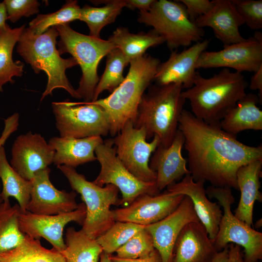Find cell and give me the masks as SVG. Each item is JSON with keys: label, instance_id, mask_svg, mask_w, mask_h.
Here are the masks:
<instances>
[{"label": "cell", "instance_id": "6da1fadb", "mask_svg": "<svg viewBox=\"0 0 262 262\" xmlns=\"http://www.w3.org/2000/svg\"><path fill=\"white\" fill-rule=\"evenodd\" d=\"M178 129L184 138L188 170L195 181L238 190V169L252 161L262 160V145H245L219 124L207 123L185 109L180 118Z\"/></svg>", "mask_w": 262, "mask_h": 262}, {"label": "cell", "instance_id": "7a4b0ae2", "mask_svg": "<svg viewBox=\"0 0 262 262\" xmlns=\"http://www.w3.org/2000/svg\"><path fill=\"white\" fill-rule=\"evenodd\" d=\"M247 82L239 72L223 68L210 78L196 71L193 86L182 91L192 113L196 118L212 124H219L228 112L246 94Z\"/></svg>", "mask_w": 262, "mask_h": 262}, {"label": "cell", "instance_id": "3957f363", "mask_svg": "<svg viewBox=\"0 0 262 262\" xmlns=\"http://www.w3.org/2000/svg\"><path fill=\"white\" fill-rule=\"evenodd\" d=\"M124 81L107 97L89 102L107 114L110 133L115 136L129 121L133 124L140 100L154 80L160 60L147 54L132 59Z\"/></svg>", "mask_w": 262, "mask_h": 262}, {"label": "cell", "instance_id": "277c9868", "mask_svg": "<svg viewBox=\"0 0 262 262\" xmlns=\"http://www.w3.org/2000/svg\"><path fill=\"white\" fill-rule=\"evenodd\" d=\"M140 100L133 125L144 128L147 140L156 135L160 145L168 147L176 132L183 106L182 85L170 83L149 86Z\"/></svg>", "mask_w": 262, "mask_h": 262}, {"label": "cell", "instance_id": "5b68a950", "mask_svg": "<svg viewBox=\"0 0 262 262\" xmlns=\"http://www.w3.org/2000/svg\"><path fill=\"white\" fill-rule=\"evenodd\" d=\"M58 36L55 27L49 28L40 34L25 28L17 42V52L31 65L34 72L44 71L48 76L46 88L40 101L49 95L52 96V91L57 88L65 89L72 97L80 98L66 74L67 68L78 64L73 57L64 59L60 56L56 47Z\"/></svg>", "mask_w": 262, "mask_h": 262}, {"label": "cell", "instance_id": "8992f818", "mask_svg": "<svg viewBox=\"0 0 262 262\" xmlns=\"http://www.w3.org/2000/svg\"><path fill=\"white\" fill-rule=\"evenodd\" d=\"M60 38L58 42L61 54L70 53L79 65L82 76L76 92L83 102H91L99 81L98 66L102 58L117 47L109 40L79 33L69 24L55 26Z\"/></svg>", "mask_w": 262, "mask_h": 262}, {"label": "cell", "instance_id": "52a82bcc", "mask_svg": "<svg viewBox=\"0 0 262 262\" xmlns=\"http://www.w3.org/2000/svg\"><path fill=\"white\" fill-rule=\"evenodd\" d=\"M57 167L66 178L73 191L80 194L85 205L86 213L82 229L96 239L115 222L110 207L120 205L118 189L110 184L104 187L97 185L72 167Z\"/></svg>", "mask_w": 262, "mask_h": 262}, {"label": "cell", "instance_id": "ba28073f", "mask_svg": "<svg viewBox=\"0 0 262 262\" xmlns=\"http://www.w3.org/2000/svg\"><path fill=\"white\" fill-rule=\"evenodd\" d=\"M138 21L151 26L171 50L202 40L205 32L189 18L179 0H154L147 11H139Z\"/></svg>", "mask_w": 262, "mask_h": 262}, {"label": "cell", "instance_id": "9c48e42d", "mask_svg": "<svg viewBox=\"0 0 262 262\" xmlns=\"http://www.w3.org/2000/svg\"><path fill=\"white\" fill-rule=\"evenodd\" d=\"M209 198L218 200L223 209L217 234L214 241L218 251L229 244L241 246L244 249V262H258L262 259V233L253 229L238 219L231 212L235 199L231 189L212 185L206 189Z\"/></svg>", "mask_w": 262, "mask_h": 262}, {"label": "cell", "instance_id": "30bf717a", "mask_svg": "<svg viewBox=\"0 0 262 262\" xmlns=\"http://www.w3.org/2000/svg\"><path fill=\"white\" fill-rule=\"evenodd\" d=\"M52 108L61 137L82 138L106 136L110 132L107 114L99 105L66 99L52 102Z\"/></svg>", "mask_w": 262, "mask_h": 262}, {"label": "cell", "instance_id": "8fae6325", "mask_svg": "<svg viewBox=\"0 0 262 262\" xmlns=\"http://www.w3.org/2000/svg\"><path fill=\"white\" fill-rule=\"evenodd\" d=\"M95 154L100 165V170L92 182L101 187L108 184L116 186L122 194L120 205L127 206L144 194H160L156 182L142 181L126 168L116 155L112 139L98 145Z\"/></svg>", "mask_w": 262, "mask_h": 262}, {"label": "cell", "instance_id": "7c38bea8", "mask_svg": "<svg viewBox=\"0 0 262 262\" xmlns=\"http://www.w3.org/2000/svg\"><path fill=\"white\" fill-rule=\"evenodd\" d=\"M112 141L117 156L131 173L142 181L155 182L156 175L149 162L151 154L160 144L157 136L147 142L145 129L137 128L129 121Z\"/></svg>", "mask_w": 262, "mask_h": 262}, {"label": "cell", "instance_id": "4fadbf2b", "mask_svg": "<svg viewBox=\"0 0 262 262\" xmlns=\"http://www.w3.org/2000/svg\"><path fill=\"white\" fill-rule=\"evenodd\" d=\"M262 66V33L259 31L244 41L224 45L220 50L203 51L196 65V69L221 67L254 73Z\"/></svg>", "mask_w": 262, "mask_h": 262}, {"label": "cell", "instance_id": "5bb4252c", "mask_svg": "<svg viewBox=\"0 0 262 262\" xmlns=\"http://www.w3.org/2000/svg\"><path fill=\"white\" fill-rule=\"evenodd\" d=\"M86 213L83 202L72 212L55 215H39L27 211H21L18 217L19 227L24 234L35 239L43 238L61 252L66 247L63 238L65 226L71 222L82 226Z\"/></svg>", "mask_w": 262, "mask_h": 262}, {"label": "cell", "instance_id": "9a60e30c", "mask_svg": "<svg viewBox=\"0 0 262 262\" xmlns=\"http://www.w3.org/2000/svg\"><path fill=\"white\" fill-rule=\"evenodd\" d=\"M185 195L167 190L156 195L144 194L130 204L112 210L115 221L147 226L164 218L180 205Z\"/></svg>", "mask_w": 262, "mask_h": 262}, {"label": "cell", "instance_id": "2e32d148", "mask_svg": "<svg viewBox=\"0 0 262 262\" xmlns=\"http://www.w3.org/2000/svg\"><path fill=\"white\" fill-rule=\"evenodd\" d=\"M54 153L41 134L29 131L14 141L10 164L23 178L31 180L37 172L53 163Z\"/></svg>", "mask_w": 262, "mask_h": 262}, {"label": "cell", "instance_id": "e0dca14e", "mask_svg": "<svg viewBox=\"0 0 262 262\" xmlns=\"http://www.w3.org/2000/svg\"><path fill=\"white\" fill-rule=\"evenodd\" d=\"M50 172L49 167L41 170L31 180L32 188L26 211L39 215H55L77 209L76 192L55 188L50 180Z\"/></svg>", "mask_w": 262, "mask_h": 262}, {"label": "cell", "instance_id": "ac0fdd59", "mask_svg": "<svg viewBox=\"0 0 262 262\" xmlns=\"http://www.w3.org/2000/svg\"><path fill=\"white\" fill-rule=\"evenodd\" d=\"M198 221L192 200L185 196L172 213L158 222L145 226L162 262H172L175 244L181 231L188 223Z\"/></svg>", "mask_w": 262, "mask_h": 262}, {"label": "cell", "instance_id": "d6986e66", "mask_svg": "<svg viewBox=\"0 0 262 262\" xmlns=\"http://www.w3.org/2000/svg\"><path fill=\"white\" fill-rule=\"evenodd\" d=\"M209 42L205 39L180 52L172 51L167 60L159 65L153 81L160 85L178 83L183 89L191 88L196 73V62Z\"/></svg>", "mask_w": 262, "mask_h": 262}, {"label": "cell", "instance_id": "ffe728a7", "mask_svg": "<svg viewBox=\"0 0 262 262\" xmlns=\"http://www.w3.org/2000/svg\"><path fill=\"white\" fill-rule=\"evenodd\" d=\"M184 138L178 129L168 147L159 144L149 160V165L156 175V184L159 191L190 174L186 167V161L182 155Z\"/></svg>", "mask_w": 262, "mask_h": 262}, {"label": "cell", "instance_id": "44dd1931", "mask_svg": "<svg viewBox=\"0 0 262 262\" xmlns=\"http://www.w3.org/2000/svg\"><path fill=\"white\" fill-rule=\"evenodd\" d=\"M204 183L202 181L194 180L189 174L185 176L180 181L169 185L167 190L190 197L199 221L206 228L209 237L214 240L223 212L216 202L211 201L208 197Z\"/></svg>", "mask_w": 262, "mask_h": 262}, {"label": "cell", "instance_id": "7402d4cb", "mask_svg": "<svg viewBox=\"0 0 262 262\" xmlns=\"http://www.w3.org/2000/svg\"><path fill=\"white\" fill-rule=\"evenodd\" d=\"M218 252L204 225L200 221L192 222L180 233L172 262H212Z\"/></svg>", "mask_w": 262, "mask_h": 262}, {"label": "cell", "instance_id": "603a6c76", "mask_svg": "<svg viewBox=\"0 0 262 262\" xmlns=\"http://www.w3.org/2000/svg\"><path fill=\"white\" fill-rule=\"evenodd\" d=\"M213 6L205 15L194 21L199 28H211L224 45L245 41L239 32L244 22L230 0H213Z\"/></svg>", "mask_w": 262, "mask_h": 262}, {"label": "cell", "instance_id": "cb8c5ba5", "mask_svg": "<svg viewBox=\"0 0 262 262\" xmlns=\"http://www.w3.org/2000/svg\"><path fill=\"white\" fill-rule=\"evenodd\" d=\"M262 169V160H257L242 166L236 173L237 186L241 196L234 215L250 227L253 225L255 202H262V194L259 190Z\"/></svg>", "mask_w": 262, "mask_h": 262}, {"label": "cell", "instance_id": "d4e9b609", "mask_svg": "<svg viewBox=\"0 0 262 262\" xmlns=\"http://www.w3.org/2000/svg\"><path fill=\"white\" fill-rule=\"evenodd\" d=\"M103 140L100 136L82 138L51 137L48 143L54 150L53 163L75 168L97 160L95 150Z\"/></svg>", "mask_w": 262, "mask_h": 262}, {"label": "cell", "instance_id": "484cf974", "mask_svg": "<svg viewBox=\"0 0 262 262\" xmlns=\"http://www.w3.org/2000/svg\"><path fill=\"white\" fill-rule=\"evenodd\" d=\"M259 97L248 93L231 108L219 122L220 128L236 136L247 130H262V111L257 106Z\"/></svg>", "mask_w": 262, "mask_h": 262}, {"label": "cell", "instance_id": "4316f807", "mask_svg": "<svg viewBox=\"0 0 262 262\" xmlns=\"http://www.w3.org/2000/svg\"><path fill=\"white\" fill-rule=\"evenodd\" d=\"M0 181L2 184V201L13 197L17 201L22 212L26 211L32 188L31 180L23 178L8 162L3 146L0 147Z\"/></svg>", "mask_w": 262, "mask_h": 262}, {"label": "cell", "instance_id": "83f0119b", "mask_svg": "<svg viewBox=\"0 0 262 262\" xmlns=\"http://www.w3.org/2000/svg\"><path fill=\"white\" fill-rule=\"evenodd\" d=\"M108 40L119 49L130 62L145 54L149 48L165 42L164 39L153 30L132 33L124 27L116 28Z\"/></svg>", "mask_w": 262, "mask_h": 262}, {"label": "cell", "instance_id": "f1b7e54d", "mask_svg": "<svg viewBox=\"0 0 262 262\" xmlns=\"http://www.w3.org/2000/svg\"><path fill=\"white\" fill-rule=\"evenodd\" d=\"M25 26L12 29L6 24L0 28V92L7 82L14 83L13 77L22 75L24 65L19 61L14 62L12 54Z\"/></svg>", "mask_w": 262, "mask_h": 262}, {"label": "cell", "instance_id": "f546056e", "mask_svg": "<svg viewBox=\"0 0 262 262\" xmlns=\"http://www.w3.org/2000/svg\"><path fill=\"white\" fill-rule=\"evenodd\" d=\"M65 244L60 253L66 262H98L103 252L96 239L72 227L66 230Z\"/></svg>", "mask_w": 262, "mask_h": 262}, {"label": "cell", "instance_id": "4dcf8cb0", "mask_svg": "<svg viewBox=\"0 0 262 262\" xmlns=\"http://www.w3.org/2000/svg\"><path fill=\"white\" fill-rule=\"evenodd\" d=\"M0 262H66L55 249H48L35 239L25 235L23 242L10 250L0 253Z\"/></svg>", "mask_w": 262, "mask_h": 262}, {"label": "cell", "instance_id": "1f68e13d", "mask_svg": "<svg viewBox=\"0 0 262 262\" xmlns=\"http://www.w3.org/2000/svg\"><path fill=\"white\" fill-rule=\"evenodd\" d=\"M95 4H104L100 7H92L85 5L81 8L79 20L86 23L89 29L91 36L100 38L102 29L113 23L126 7V0H93Z\"/></svg>", "mask_w": 262, "mask_h": 262}, {"label": "cell", "instance_id": "d6a6232c", "mask_svg": "<svg viewBox=\"0 0 262 262\" xmlns=\"http://www.w3.org/2000/svg\"><path fill=\"white\" fill-rule=\"evenodd\" d=\"M21 209L17 204L11 206L10 200L0 204V253L15 248L24 241L18 217Z\"/></svg>", "mask_w": 262, "mask_h": 262}, {"label": "cell", "instance_id": "836d02e7", "mask_svg": "<svg viewBox=\"0 0 262 262\" xmlns=\"http://www.w3.org/2000/svg\"><path fill=\"white\" fill-rule=\"evenodd\" d=\"M106 56L105 69L96 86L92 101L97 100L104 91L113 92L125 79L123 71L130 61L117 48L112 49Z\"/></svg>", "mask_w": 262, "mask_h": 262}, {"label": "cell", "instance_id": "e575fe53", "mask_svg": "<svg viewBox=\"0 0 262 262\" xmlns=\"http://www.w3.org/2000/svg\"><path fill=\"white\" fill-rule=\"evenodd\" d=\"M81 8L77 0H67L58 11L48 14H39L29 23L30 30L35 34H40L49 28L69 24L79 19Z\"/></svg>", "mask_w": 262, "mask_h": 262}, {"label": "cell", "instance_id": "d590c367", "mask_svg": "<svg viewBox=\"0 0 262 262\" xmlns=\"http://www.w3.org/2000/svg\"><path fill=\"white\" fill-rule=\"evenodd\" d=\"M145 226L131 222L115 221L96 240L103 252L108 254L116 252L132 236L145 228Z\"/></svg>", "mask_w": 262, "mask_h": 262}, {"label": "cell", "instance_id": "8d00e7d4", "mask_svg": "<svg viewBox=\"0 0 262 262\" xmlns=\"http://www.w3.org/2000/svg\"><path fill=\"white\" fill-rule=\"evenodd\" d=\"M156 249L150 233L145 228L135 233L116 251V257L127 259L146 258Z\"/></svg>", "mask_w": 262, "mask_h": 262}, {"label": "cell", "instance_id": "74e56055", "mask_svg": "<svg viewBox=\"0 0 262 262\" xmlns=\"http://www.w3.org/2000/svg\"><path fill=\"white\" fill-rule=\"evenodd\" d=\"M244 23L252 30L262 29V0H231Z\"/></svg>", "mask_w": 262, "mask_h": 262}, {"label": "cell", "instance_id": "f35d334b", "mask_svg": "<svg viewBox=\"0 0 262 262\" xmlns=\"http://www.w3.org/2000/svg\"><path fill=\"white\" fill-rule=\"evenodd\" d=\"M7 20L15 23L22 16L29 17L39 12L40 3L36 0H4Z\"/></svg>", "mask_w": 262, "mask_h": 262}, {"label": "cell", "instance_id": "ab89813d", "mask_svg": "<svg viewBox=\"0 0 262 262\" xmlns=\"http://www.w3.org/2000/svg\"><path fill=\"white\" fill-rule=\"evenodd\" d=\"M185 7L189 19L193 22L207 14L213 6V0H179Z\"/></svg>", "mask_w": 262, "mask_h": 262}, {"label": "cell", "instance_id": "60d3db41", "mask_svg": "<svg viewBox=\"0 0 262 262\" xmlns=\"http://www.w3.org/2000/svg\"><path fill=\"white\" fill-rule=\"evenodd\" d=\"M19 125L18 119L14 116H10L4 119V127L0 136V147L4 146L6 140L14 132L16 131Z\"/></svg>", "mask_w": 262, "mask_h": 262}, {"label": "cell", "instance_id": "b9f144b4", "mask_svg": "<svg viewBox=\"0 0 262 262\" xmlns=\"http://www.w3.org/2000/svg\"><path fill=\"white\" fill-rule=\"evenodd\" d=\"M111 259L114 262H162L160 256L156 249L151 255L144 258L136 259H122L116 256H111Z\"/></svg>", "mask_w": 262, "mask_h": 262}, {"label": "cell", "instance_id": "7bdbcfd3", "mask_svg": "<svg viewBox=\"0 0 262 262\" xmlns=\"http://www.w3.org/2000/svg\"><path fill=\"white\" fill-rule=\"evenodd\" d=\"M249 88L252 90H258L259 92V102L262 100V66L254 73L251 77Z\"/></svg>", "mask_w": 262, "mask_h": 262}, {"label": "cell", "instance_id": "ee69618b", "mask_svg": "<svg viewBox=\"0 0 262 262\" xmlns=\"http://www.w3.org/2000/svg\"><path fill=\"white\" fill-rule=\"evenodd\" d=\"M227 262H244L240 246L234 244H229L228 245Z\"/></svg>", "mask_w": 262, "mask_h": 262}, {"label": "cell", "instance_id": "f6af8a7d", "mask_svg": "<svg viewBox=\"0 0 262 262\" xmlns=\"http://www.w3.org/2000/svg\"><path fill=\"white\" fill-rule=\"evenodd\" d=\"M228 258V246L217 253L212 262H227Z\"/></svg>", "mask_w": 262, "mask_h": 262}, {"label": "cell", "instance_id": "bcb514c9", "mask_svg": "<svg viewBox=\"0 0 262 262\" xmlns=\"http://www.w3.org/2000/svg\"><path fill=\"white\" fill-rule=\"evenodd\" d=\"M7 20V13L3 2H0V28L4 27Z\"/></svg>", "mask_w": 262, "mask_h": 262}, {"label": "cell", "instance_id": "7dc6e473", "mask_svg": "<svg viewBox=\"0 0 262 262\" xmlns=\"http://www.w3.org/2000/svg\"><path fill=\"white\" fill-rule=\"evenodd\" d=\"M100 262H114L110 257V255L104 252L101 254L100 256Z\"/></svg>", "mask_w": 262, "mask_h": 262}, {"label": "cell", "instance_id": "c3c4849f", "mask_svg": "<svg viewBox=\"0 0 262 262\" xmlns=\"http://www.w3.org/2000/svg\"><path fill=\"white\" fill-rule=\"evenodd\" d=\"M262 226V219L258 220L255 224V227L257 228H260Z\"/></svg>", "mask_w": 262, "mask_h": 262}, {"label": "cell", "instance_id": "681fc988", "mask_svg": "<svg viewBox=\"0 0 262 262\" xmlns=\"http://www.w3.org/2000/svg\"><path fill=\"white\" fill-rule=\"evenodd\" d=\"M1 182L0 181V204L2 203V200L1 197Z\"/></svg>", "mask_w": 262, "mask_h": 262}]
</instances>
